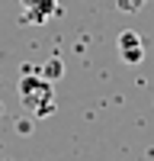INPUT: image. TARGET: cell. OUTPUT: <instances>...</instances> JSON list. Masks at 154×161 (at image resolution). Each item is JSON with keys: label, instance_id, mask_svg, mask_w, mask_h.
Here are the masks:
<instances>
[{"label": "cell", "instance_id": "obj_3", "mask_svg": "<svg viewBox=\"0 0 154 161\" xmlns=\"http://www.w3.org/2000/svg\"><path fill=\"white\" fill-rule=\"evenodd\" d=\"M119 55L128 64H138L145 58V42H141L138 32H119Z\"/></svg>", "mask_w": 154, "mask_h": 161}, {"label": "cell", "instance_id": "obj_4", "mask_svg": "<svg viewBox=\"0 0 154 161\" xmlns=\"http://www.w3.org/2000/svg\"><path fill=\"white\" fill-rule=\"evenodd\" d=\"M141 3H148V0H119V7H122V10H128V13H135Z\"/></svg>", "mask_w": 154, "mask_h": 161}, {"label": "cell", "instance_id": "obj_2", "mask_svg": "<svg viewBox=\"0 0 154 161\" xmlns=\"http://www.w3.org/2000/svg\"><path fill=\"white\" fill-rule=\"evenodd\" d=\"M58 13V0H19V19L29 26H42Z\"/></svg>", "mask_w": 154, "mask_h": 161}, {"label": "cell", "instance_id": "obj_1", "mask_svg": "<svg viewBox=\"0 0 154 161\" xmlns=\"http://www.w3.org/2000/svg\"><path fill=\"white\" fill-rule=\"evenodd\" d=\"M19 103L35 119H48L55 113V87L42 74H23L19 77Z\"/></svg>", "mask_w": 154, "mask_h": 161}]
</instances>
